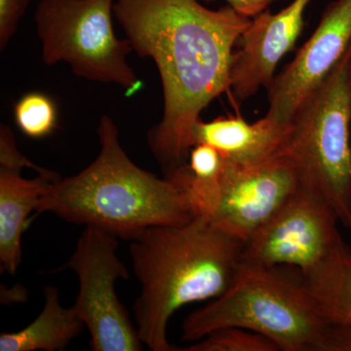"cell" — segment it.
I'll return each instance as SVG.
<instances>
[{"label": "cell", "mask_w": 351, "mask_h": 351, "mask_svg": "<svg viewBox=\"0 0 351 351\" xmlns=\"http://www.w3.org/2000/svg\"><path fill=\"white\" fill-rule=\"evenodd\" d=\"M322 351H351V325L329 326Z\"/></svg>", "instance_id": "d6986e66"}, {"label": "cell", "mask_w": 351, "mask_h": 351, "mask_svg": "<svg viewBox=\"0 0 351 351\" xmlns=\"http://www.w3.org/2000/svg\"><path fill=\"white\" fill-rule=\"evenodd\" d=\"M351 44V0H336L290 62L274 76L265 117L289 124L304 101L325 82Z\"/></svg>", "instance_id": "30bf717a"}, {"label": "cell", "mask_w": 351, "mask_h": 351, "mask_svg": "<svg viewBox=\"0 0 351 351\" xmlns=\"http://www.w3.org/2000/svg\"><path fill=\"white\" fill-rule=\"evenodd\" d=\"M345 56L289 123L282 154L302 186L329 203L351 230V89Z\"/></svg>", "instance_id": "5b68a950"}, {"label": "cell", "mask_w": 351, "mask_h": 351, "mask_svg": "<svg viewBox=\"0 0 351 351\" xmlns=\"http://www.w3.org/2000/svg\"><path fill=\"white\" fill-rule=\"evenodd\" d=\"M113 14L133 50L156 63L164 113L147 142L165 176L188 164L200 114L230 92L233 48L251 18L199 0H114Z\"/></svg>", "instance_id": "6da1fadb"}, {"label": "cell", "mask_w": 351, "mask_h": 351, "mask_svg": "<svg viewBox=\"0 0 351 351\" xmlns=\"http://www.w3.org/2000/svg\"><path fill=\"white\" fill-rule=\"evenodd\" d=\"M43 293L45 302L43 311L25 329L1 334L0 350H64L82 334L84 323L71 307L62 306L57 289L45 286Z\"/></svg>", "instance_id": "5bb4252c"}, {"label": "cell", "mask_w": 351, "mask_h": 351, "mask_svg": "<svg viewBox=\"0 0 351 351\" xmlns=\"http://www.w3.org/2000/svg\"><path fill=\"white\" fill-rule=\"evenodd\" d=\"M117 249V237L85 226L64 265L77 276L80 291L71 308L89 331L94 351H140L145 346L115 291L117 280L130 278Z\"/></svg>", "instance_id": "52a82bcc"}, {"label": "cell", "mask_w": 351, "mask_h": 351, "mask_svg": "<svg viewBox=\"0 0 351 351\" xmlns=\"http://www.w3.org/2000/svg\"><path fill=\"white\" fill-rule=\"evenodd\" d=\"M289 124L265 117L248 123L241 117H219L212 121L199 119L193 129V145L215 147L223 158L237 164H256L282 152Z\"/></svg>", "instance_id": "4fadbf2b"}, {"label": "cell", "mask_w": 351, "mask_h": 351, "mask_svg": "<svg viewBox=\"0 0 351 351\" xmlns=\"http://www.w3.org/2000/svg\"><path fill=\"white\" fill-rule=\"evenodd\" d=\"M311 0H293L272 14L263 11L252 19L233 52L230 92L237 103L248 100L261 88H269L277 64L293 49L304 27L306 7Z\"/></svg>", "instance_id": "8fae6325"}, {"label": "cell", "mask_w": 351, "mask_h": 351, "mask_svg": "<svg viewBox=\"0 0 351 351\" xmlns=\"http://www.w3.org/2000/svg\"><path fill=\"white\" fill-rule=\"evenodd\" d=\"M23 168L39 170L38 166L20 152L0 156V265L2 271L15 274L22 262V235L27 217L36 211L39 200L59 175L38 174L23 177Z\"/></svg>", "instance_id": "7c38bea8"}, {"label": "cell", "mask_w": 351, "mask_h": 351, "mask_svg": "<svg viewBox=\"0 0 351 351\" xmlns=\"http://www.w3.org/2000/svg\"><path fill=\"white\" fill-rule=\"evenodd\" d=\"M226 327L258 332L283 351H322L329 330L301 270L245 260L228 290L182 322V339L197 341Z\"/></svg>", "instance_id": "277c9868"}, {"label": "cell", "mask_w": 351, "mask_h": 351, "mask_svg": "<svg viewBox=\"0 0 351 351\" xmlns=\"http://www.w3.org/2000/svg\"><path fill=\"white\" fill-rule=\"evenodd\" d=\"M339 219L313 189L300 186L271 219L244 243L242 260L294 267L306 274L343 240Z\"/></svg>", "instance_id": "ba28073f"}, {"label": "cell", "mask_w": 351, "mask_h": 351, "mask_svg": "<svg viewBox=\"0 0 351 351\" xmlns=\"http://www.w3.org/2000/svg\"><path fill=\"white\" fill-rule=\"evenodd\" d=\"M114 0H40L36 32L48 66L64 62L75 75L90 82L112 83L132 95L142 82L127 56L133 47L113 29Z\"/></svg>", "instance_id": "8992f818"}, {"label": "cell", "mask_w": 351, "mask_h": 351, "mask_svg": "<svg viewBox=\"0 0 351 351\" xmlns=\"http://www.w3.org/2000/svg\"><path fill=\"white\" fill-rule=\"evenodd\" d=\"M16 124L27 137L40 138L57 127V108L47 95L29 93L14 106Z\"/></svg>", "instance_id": "2e32d148"}, {"label": "cell", "mask_w": 351, "mask_h": 351, "mask_svg": "<svg viewBox=\"0 0 351 351\" xmlns=\"http://www.w3.org/2000/svg\"><path fill=\"white\" fill-rule=\"evenodd\" d=\"M304 277L311 301L324 322L329 326L351 325V249L343 239Z\"/></svg>", "instance_id": "9a60e30c"}, {"label": "cell", "mask_w": 351, "mask_h": 351, "mask_svg": "<svg viewBox=\"0 0 351 351\" xmlns=\"http://www.w3.org/2000/svg\"><path fill=\"white\" fill-rule=\"evenodd\" d=\"M98 137L101 151L93 162L78 174L53 182L34 213H52L130 241L152 226L182 225L195 218L177 171L159 178L136 165L108 115L100 120Z\"/></svg>", "instance_id": "3957f363"}, {"label": "cell", "mask_w": 351, "mask_h": 351, "mask_svg": "<svg viewBox=\"0 0 351 351\" xmlns=\"http://www.w3.org/2000/svg\"><path fill=\"white\" fill-rule=\"evenodd\" d=\"M278 346L267 337L237 327L210 332L180 351H277Z\"/></svg>", "instance_id": "e0dca14e"}, {"label": "cell", "mask_w": 351, "mask_h": 351, "mask_svg": "<svg viewBox=\"0 0 351 351\" xmlns=\"http://www.w3.org/2000/svg\"><path fill=\"white\" fill-rule=\"evenodd\" d=\"M348 82H350V89H351V51H350V60H348Z\"/></svg>", "instance_id": "44dd1931"}, {"label": "cell", "mask_w": 351, "mask_h": 351, "mask_svg": "<svg viewBox=\"0 0 351 351\" xmlns=\"http://www.w3.org/2000/svg\"><path fill=\"white\" fill-rule=\"evenodd\" d=\"M29 0H0V48L3 50L17 31Z\"/></svg>", "instance_id": "ac0fdd59"}, {"label": "cell", "mask_w": 351, "mask_h": 351, "mask_svg": "<svg viewBox=\"0 0 351 351\" xmlns=\"http://www.w3.org/2000/svg\"><path fill=\"white\" fill-rule=\"evenodd\" d=\"M130 242L141 283L133 306L138 338L152 351H180L167 339L171 317L186 304L228 290L244 243L202 216L182 225L152 226Z\"/></svg>", "instance_id": "7a4b0ae2"}, {"label": "cell", "mask_w": 351, "mask_h": 351, "mask_svg": "<svg viewBox=\"0 0 351 351\" xmlns=\"http://www.w3.org/2000/svg\"><path fill=\"white\" fill-rule=\"evenodd\" d=\"M202 1L212 2L215 0H202ZM223 1L234 9L237 13L253 19L263 11L267 10V6L271 3L272 0H223Z\"/></svg>", "instance_id": "ffe728a7"}, {"label": "cell", "mask_w": 351, "mask_h": 351, "mask_svg": "<svg viewBox=\"0 0 351 351\" xmlns=\"http://www.w3.org/2000/svg\"><path fill=\"white\" fill-rule=\"evenodd\" d=\"M300 186L297 171L282 152L249 165L223 159L219 198L209 219L245 243Z\"/></svg>", "instance_id": "9c48e42d"}]
</instances>
